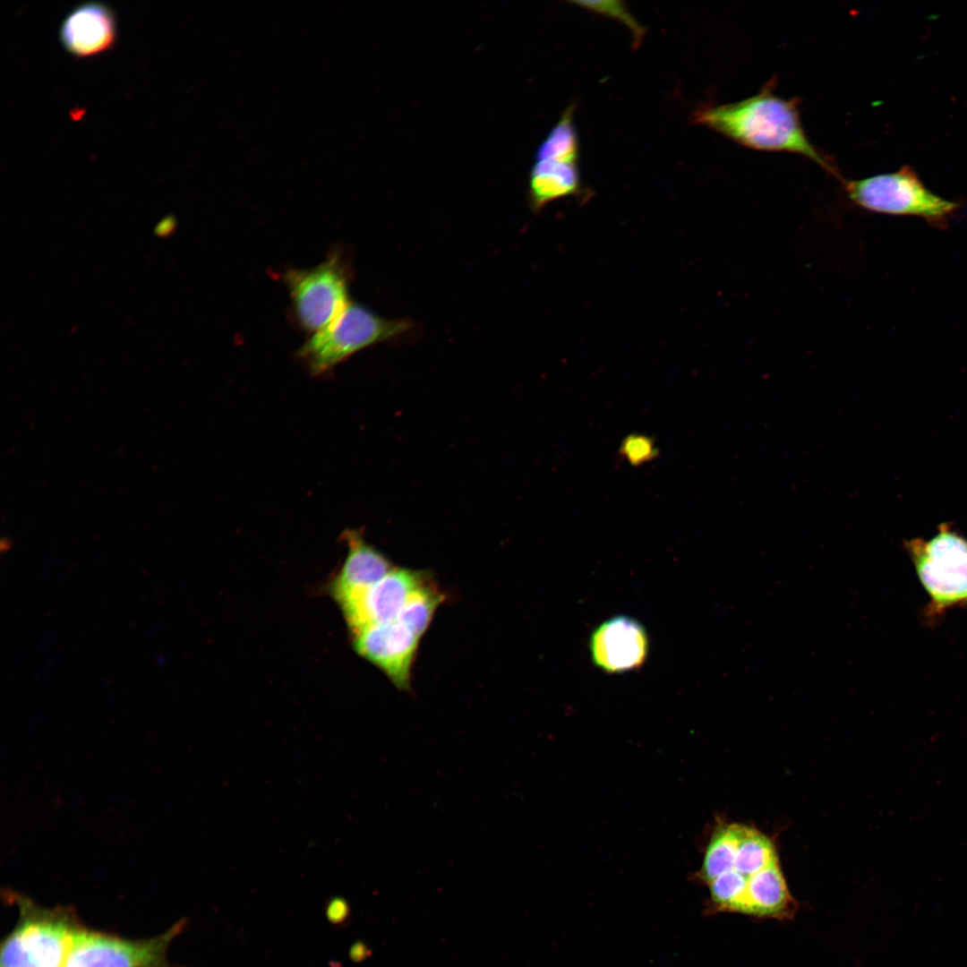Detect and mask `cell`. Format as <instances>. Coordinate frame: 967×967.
<instances>
[{"label": "cell", "mask_w": 967, "mask_h": 967, "mask_svg": "<svg viewBox=\"0 0 967 967\" xmlns=\"http://www.w3.org/2000/svg\"><path fill=\"white\" fill-rule=\"evenodd\" d=\"M771 79L758 92L744 99L700 107L694 122L743 147L802 156L836 180L843 177L835 164L809 139L800 115V99L774 93Z\"/></svg>", "instance_id": "6da1fadb"}, {"label": "cell", "mask_w": 967, "mask_h": 967, "mask_svg": "<svg viewBox=\"0 0 967 967\" xmlns=\"http://www.w3.org/2000/svg\"><path fill=\"white\" fill-rule=\"evenodd\" d=\"M845 199L865 211L920 218L945 228L959 210L958 202L930 192L911 166L895 172L849 180H837Z\"/></svg>", "instance_id": "7a4b0ae2"}, {"label": "cell", "mask_w": 967, "mask_h": 967, "mask_svg": "<svg viewBox=\"0 0 967 967\" xmlns=\"http://www.w3.org/2000/svg\"><path fill=\"white\" fill-rule=\"evenodd\" d=\"M19 918L1 945L0 967H64L82 927L72 911L16 896Z\"/></svg>", "instance_id": "3957f363"}, {"label": "cell", "mask_w": 967, "mask_h": 967, "mask_svg": "<svg viewBox=\"0 0 967 967\" xmlns=\"http://www.w3.org/2000/svg\"><path fill=\"white\" fill-rule=\"evenodd\" d=\"M410 328L407 320L385 319L349 303L328 326L313 333L298 355L312 375H322L358 351L398 338Z\"/></svg>", "instance_id": "277c9868"}, {"label": "cell", "mask_w": 967, "mask_h": 967, "mask_svg": "<svg viewBox=\"0 0 967 967\" xmlns=\"http://www.w3.org/2000/svg\"><path fill=\"white\" fill-rule=\"evenodd\" d=\"M918 576L935 608L967 602V540L947 525L929 540L907 543Z\"/></svg>", "instance_id": "5b68a950"}, {"label": "cell", "mask_w": 967, "mask_h": 967, "mask_svg": "<svg viewBox=\"0 0 967 967\" xmlns=\"http://www.w3.org/2000/svg\"><path fill=\"white\" fill-rule=\"evenodd\" d=\"M184 920L149 938L130 939L83 926L76 933L64 967H175L167 959L172 940Z\"/></svg>", "instance_id": "8992f818"}, {"label": "cell", "mask_w": 967, "mask_h": 967, "mask_svg": "<svg viewBox=\"0 0 967 967\" xmlns=\"http://www.w3.org/2000/svg\"><path fill=\"white\" fill-rule=\"evenodd\" d=\"M286 281L297 321L309 332L324 329L350 303L347 271L337 254L313 268L287 271Z\"/></svg>", "instance_id": "52a82bcc"}, {"label": "cell", "mask_w": 967, "mask_h": 967, "mask_svg": "<svg viewBox=\"0 0 967 967\" xmlns=\"http://www.w3.org/2000/svg\"><path fill=\"white\" fill-rule=\"evenodd\" d=\"M425 579L422 572L394 567L376 584L336 603L353 633L370 624L397 620L411 594Z\"/></svg>", "instance_id": "ba28073f"}, {"label": "cell", "mask_w": 967, "mask_h": 967, "mask_svg": "<svg viewBox=\"0 0 967 967\" xmlns=\"http://www.w3.org/2000/svg\"><path fill=\"white\" fill-rule=\"evenodd\" d=\"M352 634L355 651L400 689L409 687L419 638L398 620L367 625Z\"/></svg>", "instance_id": "9c48e42d"}, {"label": "cell", "mask_w": 967, "mask_h": 967, "mask_svg": "<svg viewBox=\"0 0 967 967\" xmlns=\"http://www.w3.org/2000/svg\"><path fill=\"white\" fill-rule=\"evenodd\" d=\"M591 657L603 672L620 673L641 666L648 652L644 627L627 616H615L600 624L589 642Z\"/></svg>", "instance_id": "30bf717a"}, {"label": "cell", "mask_w": 967, "mask_h": 967, "mask_svg": "<svg viewBox=\"0 0 967 967\" xmlns=\"http://www.w3.org/2000/svg\"><path fill=\"white\" fill-rule=\"evenodd\" d=\"M64 48L78 58L92 57L112 49L117 38L114 11L101 2H87L72 9L59 30Z\"/></svg>", "instance_id": "8fae6325"}, {"label": "cell", "mask_w": 967, "mask_h": 967, "mask_svg": "<svg viewBox=\"0 0 967 967\" xmlns=\"http://www.w3.org/2000/svg\"><path fill=\"white\" fill-rule=\"evenodd\" d=\"M347 546L345 561L329 584V592L337 602L382 579L394 567L378 550L368 543L355 529L345 530Z\"/></svg>", "instance_id": "7c38bea8"}, {"label": "cell", "mask_w": 967, "mask_h": 967, "mask_svg": "<svg viewBox=\"0 0 967 967\" xmlns=\"http://www.w3.org/2000/svg\"><path fill=\"white\" fill-rule=\"evenodd\" d=\"M795 911V902L778 862L748 878L743 914L783 920L792 917Z\"/></svg>", "instance_id": "4fadbf2b"}, {"label": "cell", "mask_w": 967, "mask_h": 967, "mask_svg": "<svg viewBox=\"0 0 967 967\" xmlns=\"http://www.w3.org/2000/svg\"><path fill=\"white\" fill-rule=\"evenodd\" d=\"M583 184L578 163L535 159L528 180V199L535 211L569 196H581Z\"/></svg>", "instance_id": "5bb4252c"}, {"label": "cell", "mask_w": 967, "mask_h": 967, "mask_svg": "<svg viewBox=\"0 0 967 967\" xmlns=\"http://www.w3.org/2000/svg\"><path fill=\"white\" fill-rule=\"evenodd\" d=\"M746 829V826L725 824L713 833L704 854L699 870L701 880L706 884L731 870Z\"/></svg>", "instance_id": "9a60e30c"}, {"label": "cell", "mask_w": 967, "mask_h": 967, "mask_svg": "<svg viewBox=\"0 0 967 967\" xmlns=\"http://www.w3.org/2000/svg\"><path fill=\"white\" fill-rule=\"evenodd\" d=\"M575 106H569L537 149L535 159L578 163L579 145L573 122Z\"/></svg>", "instance_id": "2e32d148"}, {"label": "cell", "mask_w": 967, "mask_h": 967, "mask_svg": "<svg viewBox=\"0 0 967 967\" xmlns=\"http://www.w3.org/2000/svg\"><path fill=\"white\" fill-rule=\"evenodd\" d=\"M442 600V594L425 579L411 594L397 620L422 638Z\"/></svg>", "instance_id": "e0dca14e"}, {"label": "cell", "mask_w": 967, "mask_h": 967, "mask_svg": "<svg viewBox=\"0 0 967 967\" xmlns=\"http://www.w3.org/2000/svg\"><path fill=\"white\" fill-rule=\"evenodd\" d=\"M777 862L772 841L759 831L746 826L732 869L749 877Z\"/></svg>", "instance_id": "ac0fdd59"}, {"label": "cell", "mask_w": 967, "mask_h": 967, "mask_svg": "<svg viewBox=\"0 0 967 967\" xmlns=\"http://www.w3.org/2000/svg\"><path fill=\"white\" fill-rule=\"evenodd\" d=\"M748 878L732 869L708 883L714 910L743 914Z\"/></svg>", "instance_id": "d6986e66"}, {"label": "cell", "mask_w": 967, "mask_h": 967, "mask_svg": "<svg viewBox=\"0 0 967 967\" xmlns=\"http://www.w3.org/2000/svg\"><path fill=\"white\" fill-rule=\"evenodd\" d=\"M619 2H577L579 5L604 14L613 15L622 20L632 31L640 38L643 29L636 22L625 7L617 6Z\"/></svg>", "instance_id": "ffe728a7"}, {"label": "cell", "mask_w": 967, "mask_h": 967, "mask_svg": "<svg viewBox=\"0 0 967 967\" xmlns=\"http://www.w3.org/2000/svg\"><path fill=\"white\" fill-rule=\"evenodd\" d=\"M326 917L333 925H343L350 916V908L346 900L332 898L326 906Z\"/></svg>", "instance_id": "44dd1931"}, {"label": "cell", "mask_w": 967, "mask_h": 967, "mask_svg": "<svg viewBox=\"0 0 967 967\" xmlns=\"http://www.w3.org/2000/svg\"><path fill=\"white\" fill-rule=\"evenodd\" d=\"M651 444L644 438L629 439L625 445V452L630 460L641 461L649 458Z\"/></svg>", "instance_id": "7402d4cb"}, {"label": "cell", "mask_w": 967, "mask_h": 967, "mask_svg": "<svg viewBox=\"0 0 967 967\" xmlns=\"http://www.w3.org/2000/svg\"><path fill=\"white\" fill-rule=\"evenodd\" d=\"M350 958L355 962H360L370 954L367 946L362 942H356L350 948Z\"/></svg>", "instance_id": "603a6c76"}]
</instances>
